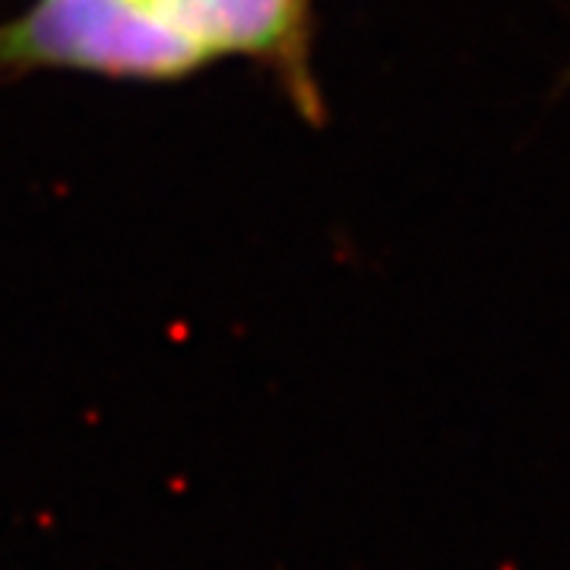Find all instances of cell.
Here are the masks:
<instances>
[{
    "label": "cell",
    "mask_w": 570,
    "mask_h": 570,
    "mask_svg": "<svg viewBox=\"0 0 570 570\" xmlns=\"http://www.w3.org/2000/svg\"><path fill=\"white\" fill-rule=\"evenodd\" d=\"M159 20L194 45L206 61L225 55L264 63L288 102L307 121L324 118L311 67V29L317 0H142Z\"/></svg>",
    "instance_id": "2"
},
{
    "label": "cell",
    "mask_w": 570,
    "mask_h": 570,
    "mask_svg": "<svg viewBox=\"0 0 570 570\" xmlns=\"http://www.w3.org/2000/svg\"><path fill=\"white\" fill-rule=\"evenodd\" d=\"M206 63L142 0H36L20 17L0 22V70L163 82Z\"/></svg>",
    "instance_id": "1"
}]
</instances>
